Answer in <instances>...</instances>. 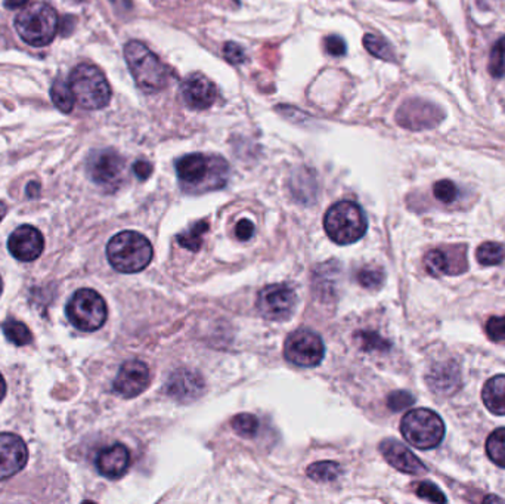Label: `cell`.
<instances>
[{
    "label": "cell",
    "instance_id": "cell-1",
    "mask_svg": "<svg viewBox=\"0 0 505 504\" xmlns=\"http://www.w3.org/2000/svg\"><path fill=\"white\" fill-rule=\"evenodd\" d=\"M175 166L181 186L189 194L220 189L229 177V164L219 155L188 154L181 157Z\"/></svg>",
    "mask_w": 505,
    "mask_h": 504
},
{
    "label": "cell",
    "instance_id": "cell-2",
    "mask_svg": "<svg viewBox=\"0 0 505 504\" xmlns=\"http://www.w3.org/2000/svg\"><path fill=\"white\" fill-rule=\"evenodd\" d=\"M152 253L150 240L134 231L118 232L107 244L108 262L123 274L143 271L151 263Z\"/></svg>",
    "mask_w": 505,
    "mask_h": 504
},
{
    "label": "cell",
    "instance_id": "cell-3",
    "mask_svg": "<svg viewBox=\"0 0 505 504\" xmlns=\"http://www.w3.org/2000/svg\"><path fill=\"white\" fill-rule=\"evenodd\" d=\"M125 58L134 82L145 94H157L167 86V67L142 42L130 40L126 43Z\"/></svg>",
    "mask_w": 505,
    "mask_h": 504
},
{
    "label": "cell",
    "instance_id": "cell-4",
    "mask_svg": "<svg viewBox=\"0 0 505 504\" xmlns=\"http://www.w3.org/2000/svg\"><path fill=\"white\" fill-rule=\"evenodd\" d=\"M324 228L335 244L346 245L364 237L368 220L361 206L353 201H339L325 214Z\"/></svg>",
    "mask_w": 505,
    "mask_h": 504
},
{
    "label": "cell",
    "instance_id": "cell-5",
    "mask_svg": "<svg viewBox=\"0 0 505 504\" xmlns=\"http://www.w3.org/2000/svg\"><path fill=\"white\" fill-rule=\"evenodd\" d=\"M15 28L19 37L30 46H46L58 31V14L51 5L35 2L17 15Z\"/></svg>",
    "mask_w": 505,
    "mask_h": 504
},
{
    "label": "cell",
    "instance_id": "cell-6",
    "mask_svg": "<svg viewBox=\"0 0 505 504\" xmlns=\"http://www.w3.org/2000/svg\"><path fill=\"white\" fill-rule=\"evenodd\" d=\"M69 83L76 103L86 110L105 108L111 101V87L96 65L78 64L71 71Z\"/></svg>",
    "mask_w": 505,
    "mask_h": 504
},
{
    "label": "cell",
    "instance_id": "cell-7",
    "mask_svg": "<svg viewBox=\"0 0 505 504\" xmlns=\"http://www.w3.org/2000/svg\"><path fill=\"white\" fill-rule=\"evenodd\" d=\"M405 441L418 450H432L445 438V423L439 414L429 408L408 411L400 422Z\"/></svg>",
    "mask_w": 505,
    "mask_h": 504
},
{
    "label": "cell",
    "instance_id": "cell-8",
    "mask_svg": "<svg viewBox=\"0 0 505 504\" xmlns=\"http://www.w3.org/2000/svg\"><path fill=\"white\" fill-rule=\"evenodd\" d=\"M65 312L73 326L82 331L99 330L108 317L104 297L92 288L77 290L67 304Z\"/></svg>",
    "mask_w": 505,
    "mask_h": 504
},
{
    "label": "cell",
    "instance_id": "cell-9",
    "mask_svg": "<svg viewBox=\"0 0 505 504\" xmlns=\"http://www.w3.org/2000/svg\"><path fill=\"white\" fill-rule=\"evenodd\" d=\"M87 175L108 193H114L125 177V160L114 150L94 151L87 159Z\"/></svg>",
    "mask_w": 505,
    "mask_h": 504
},
{
    "label": "cell",
    "instance_id": "cell-10",
    "mask_svg": "<svg viewBox=\"0 0 505 504\" xmlns=\"http://www.w3.org/2000/svg\"><path fill=\"white\" fill-rule=\"evenodd\" d=\"M285 360L300 367H317L325 356V346L321 336L308 329L291 333L284 345Z\"/></svg>",
    "mask_w": 505,
    "mask_h": 504
},
{
    "label": "cell",
    "instance_id": "cell-11",
    "mask_svg": "<svg viewBox=\"0 0 505 504\" xmlns=\"http://www.w3.org/2000/svg\"><path fill=\"white\" fill-rule=\"evenodd\" d=\"M297 306L296 291L288 284H271L257 295V309L271 321L288 320Z\"/></svg>",
    "mask_w": 505,
    "mask_h": 504
},
{
    "label": "cell",
    "instance_id": "cell-12",
    "mask_svg": "<svg viewBox=\"0 0 505 504\" xmlns=\"http://www.w3.org/2000/svg\"><path fill=\"white\" fill-rule=\"evenodd\" d=\"M445 119L443 110L424 99H408L396 113L398 125L409 130L433 129Z\"/></svg>",
    "mask_w": 505,
    "mask_h": 504
},
{
    "label": "cell",
    "instance_id": "cell-13",
    "mask_svg": "<svg viewBox=\"0 0 505 504\" xmlns=\"http://www.w3.org/2000/svg\"><path fill=\"white\" fill-rule=\"evenodd\" d=\"M28 448L26 442L14 433H0V480L15 476L26 467Z\"/></svg>",
    "mask_w": 505,
    "mask_h": 504
},
{
    "label": "cell",
    "instance_id": "cell-14",
    "mask_svg": "<svg viewBox=\"0 0 505 504\" xmlns=\"http://www.w3.org/2000/svg\"><path fill=\"white\" fill-rule=\"evenodd\" d=\"M150 385V368L139 360H130L123 364L114 379L112 388L118 395L134 398L141 395Z\"/></svg>",
    "mask_w": 505,
    "mask_h": 504
},
{
    "label": "cell",
    "instance_id": "cell-15",
    "mask_svg": "<svg viewBox=\"0 0 505 504\" xmlns=\"http://www.w3.org/2000/svg\"><path fill=\"white\" fill-rule=\"evenodd\" d=\"M44 249V240L42 232L31 227L22 225L17 228L8 240V250L15 259L21 262H33L42 254Z\"/></svg>",
    "mask_w": 505,
    "mask_h": 504
},
{
    "label": "cell",
    "instance_id": "cell-16",
    "mask_svg": "<svg viewBox=\"0 0 505 504\" xmlns=\"http://www.w3.org/2000/svg\"><path fill=\"white\" fill-rule=\"evenodd\" d=\"M181 95L184 103L189 108L207 110L215 104L218 98V89L204 74L194 73L184 80L181 86Z\"/></svg>",
    "mask_w": 505,
    "mask_h": 504
},
{
    "label": "cell",
    "instance_id": "cell-17",
    "mask_svg": "<svg viewBox=\"0 0 505 504\" xmlns=\"http://www.w3.org/2000/svg\"><path fill=\"white\" fill-rule=\"evenodd\" d=\"M204 380L193 370H176L167 379L166 394L179 402H191L203 395Z\"/></svg>",
    "mask_w": 505,
    "mask_h": 504
},
{
    "label": "cell",
    "instance_id": "cell-18",
    "mask_svg": "<svg viewBox=\"0 0 505 504\" xmlns=\"http://www.w3.org/2000/svg\"><path fill=\"white\" fill-rule=\"evenodd\" d=\"M380 453L383 454L390 466L398 469L402 473L423 475L427 472V469H425L420 458L408 446L396 440H384L380 444Z\"/></svg>",
    "mask_w": 505,
    "mask_h": 504
},
{
    "label": "cell",
    "instance_id": "cell-19",
    "mask_svg": "<svg viewBox=\"0 0 505 504\" xmlns=\"http://www.w3.org/2000/svg\"><path fill=\"white\" fill-rule=\"evenodd\" d=\"M130 464V453L123 444L104 448L96 457L98 472L108 479H118L126 473Z\"/></svg>",
    "mask_w": 505,
    "mask_h": 504
},
{
    "label": "cell",
    "instance_id": "cell-20",
    "mask_svg": "<svg viewBox=\"0 0 505 504\" xmlns=\"http://www.w3.org/2000/svg\"><path fill=\"white\" fill-rule=\"evenodd\" d=\"M429 388L437 395L449 397L458 390L461 383L459 367L454 361L434 364L427 376Z\"/></svg>",
    "mask_w": 505,
    "mask_h": 504
},
{
    "label": "cell",
    "instance_id": "cell-21",
    "mask_svg": "<svg viewBox=\"0 0 505 504\" xmlns=\"http://www.w3.org/2000/svg\"><path fill=\"white\" fill-rule=\"evenodd\" d=\"M481 399L490 412L505 416V374L488 380L481 390Z\"/></svg>",
    "mask_w": 505,
    "mask_h": 504
},
{
    "label": "cell",
    "instance_id": "cell-22",
    "mask_svg": "<svg viewBox=\"0 0 505 504\" xmlns=\"http://www.w3.org/2000/svg\"><path fill=\"white\" fill-rule=\"evenodd\" d=\"M424 266L425 271L436 278L448 274H454L452 268H455L452 265L451 253L442 249H433L427 252V254L424 256Z\"/></svg>",
    "mask_w": 505,
    "mask_h": 504
},
{
    "label": "cell",
    "instance_id": "cell-23",
    "mask_svg": "<svg viewBox=\"0 0 505 504\" xmlns=\"http://www.w3.org/2000/svg\"><path fill=\"white\" fill-rule=\"evenodd\" d=\"M51 99L53 105L65 114L71 113L76 104V96L71 91L70 83L65 82L64 78H56L53 82L51 87Z\"/></svg>",
    "mask_w": 505,
    "mask_h": 504
},
{
    "label": "cell",
    "instance_id": "cell-24",
    "mask_svg": "<svg viewBox=\"0 0 505 504\" xmlns=\"http://www.w3.org/2000/svg\"><path fill=\"white\" fill-rule=\"evenodd\" d=\"M209 227L210 225L207 220L195 222L194 225H191L188 229L179 234L176 240L184 249H188L191 252H198L201 249V245H203L204 235L209 231Z\"/></svg>",
    "mask_w": 505,
    "mask_h": 504
},
{
    "label": "cell",
    "instance_id": "cell-25",
    "mask_svg": "<svg viewBox=\"0 0 505 504\" xmlns=\"http://www.w3.org/2000/svg\"><path fill=\"white\" fill-rule=\"evenodd\" d=\"M342 475V466L335 462H318L308 467V476L317 483H333Z\"/></svg>",
    "mask_w": 505,
    "mask_h": 504
},
{
    "label": "cell",
    "instance_id": "cell-26",
    "mask_svg": "<svg viewBox=\"0 0 505 504\" xmlns=\"http://www.w3.org/2000/svg\"><path fill=\"white\" fill-rule=\"evenodd\" d=\"M2 329H3V334L6 336V339L17 346H26V345L31 343V340H33V334H31L30 329L21 321L8 320L2 324Z\"/></svg>",
    "mask_w": 505,
    "mask_h": 504
},
{
    "label": "cell",
    "instance_id": "cell-27",
    "mask_svg": "<svg viewBox=\"0 0 505 504\" xmlns=\"http://www.w3.org/2000/svg\"><path fill=\"white\" fill-rule=\"evenodd\" d=\"M364 46L369 53L374 55L375 58L389 61V62L396 61V55H395V51H393V48H391V44L387 40H384L383 37H378L375 35H365Z\"/></svg>",
    "mask_w": 505,
    "mask_h": 504
},
{
    "label": "cell",
    "instance_id": "cell-28",
    "mask_svg": "<svg viewBox=\"0 0 505 504\" xmlns=\"http://www.w3.org/2000/svg\"><path fill=\"white\" fill-rule=\"evenodd\" d=\"M486 453L490 460L505 469V428L497 429L486 441Z\"/></svg>",
    "mask_w": 505,
    "mask_h": 504
},
{
    "label": "cell",
    "instance_id": "cell-29",
    "mask_svg": "<svg viewBox=\"0 0 505 504\" xmlns=\"http://www.w3.org/2000/svg\"><path fill=\"white\" fill-rule=\"evenodd\" d=\"M477 262L484 266L499 265L505 259V247L498 243H484L476 252Z\"/></svg>",
    "mask_w": 505,
    "mask_h": 504
},
{
    "label": "cell",
    "instance_id": "cell-30",
    "mask_svg": "<svg viewBox=\"0 0 505 504\" xmlns=\"http://www.w3.org/2000/svg\"><path fill=\"white\" fill-rule=\"evenodd\" d=\"M259 419L249 412H241L232 419V429L242 438H253L259 432Z\"/></svg>",
    "mask_w": 505,
    "mask_h": 504
},
{
    "label": "cell",
    "instance_id": "cell-31",
    "mask_svg": "<svg viewBox=\"0 0 505 504\" xmlns=\"http://www.w3.org/2000/svg\"><path fill=\"white\" fill-rule=\"evenodd\" d=\"M489 73L497 78H505V36L495 43L490 52Z\"/></svg>",
    "mask_w": 505,
    "mask_h": 504
},
{
    "label": "cell",
    "instance_id": "cell-32",
    "mask_svg": "<svg viewBox=\"0 0 505 504\" xmlns=\"http://www.w3.org/2000/svg\"><path fill=\"white\" fill-rule=\"evenodd\" d=\"M357 281L362 287L375 290L380 288V286L384 281V272L380 270V268H371L365 266L361 271L357 272Z\"/></svg>",
    "mask_w": 505,
    "mask_h": 504
},
{
    "label": "cell",
    "instance_id": "cell-33",
    "mask_svg": "<svg viewBox=\"0 0 505 504\" xmlns=\"http://www.w3.org/2000/svg\"><path fill=\"white\" fill-rule=\"evenodd\" d=\"M356 338L365 351H387L390 348V343L374 331H361Z\"/></svg>",
    "mask_w": 505,
    "mask_h": 504
},
{
    "label": "cell",
    "instance_id": "cell-34",
    "mask_svg": "<svg viewBox=\"0 0 505 504\" xmlns=\"http://www.w3.org/2000/svg\"><path fill=\"white\" fill-rule=\"evenodd\" d=\"M433 194L437 200L442 201V203L449 205L457 200L458 189L452 181H448V179H445V181H439L434 184Z\"/></svg>",
    "mask_w": 505,
    "mask_h": 504
},
{
    "label": "cell",
    "instance_id": "cell-35",
    "mask_svg": "<svg viewBox=\"0 0 505 504\" xmlns=\"http://www.w3.org/2000/svg\"><path fill=\"white\" fill-rule=\"evenodd\" d=\"M414 402H415V398L409 394V392H407V390H395V392H391V394L387 398V407L391 411L398 412V411H402V410H407V408L412 407Z\"/></svg>",
    "mask_w": 505,
    "mask_h": 504
},
{
    "label": "cell",
    "instance_id": "cell-36",
    "mask_svg": "<svg viewBox=\"0 0 505 504\" xmlns=\"http://www.w3.org/2000/svg\"><path fill=\"white\" fill-rule=\"evenodd\" d=\"M417 496L420 498H424L427 501H432V503H446V497L443 496V492L437 488L434 484L432 483H427V480H424V483H421L418 487H417Z\"/></svg>",
    "mask_w": 505,
    "mask_h": 504
},
{
    "label": "cell",
    "instance_id": "cell-37",
    "mask_svg": "<svg viewBox=\"0 0 505 504\" xmlns=\"http://www.w3.org/2000/svg\"><path fill=\"white\" fill-rule=\"evenodd\" d=\"M486 334L493 342L505 340V317H492L486 322Z\"/></svg>",
    "mask_w": 505,
    "mask_h": 504
},
{
    "label": "cell",
    "instance_id": "cell-38",
    "mask_svg": "<svg viewBox=\"0 0 505 504\" xmlns=\"http://www.w3.org/2000/svg\"><path fill=\"white\" fill-rule=\"evenodd\" d=\"M223 57L227 58V61H229L231 64H235V65L242 64L247 60L244 49L240 46L238 43H235V42H227V43H224V46H223Z\"/></svg>",
    "mask_w": 505,
    "mask_h": 504
},
{
    "label": "cell",
    "instance_id": "cell-39",
    "mask_svg": "<svg viewBox=\"0 0 505 504\" xmlns=\"http://www.w3.org/2000/svg\"><path fill=\"white\" fill-rule=\"evenodd\" d=\"M324 46H325V51H327V53H330L331 57H343L347 51L346 42L340 36H335V35L325 37Z\"/></svg>",
    "mask_w": 505,
    "mask_h": 504
},
{
    "label": "cell",
    "instance_id": "cell-40",
    "mask_svg": "<svg viewBox=\"0 0 505 504\" xmlns=\"http://www.w3.org/2000/svg\"><path fill=\"white\" fill-rule=\"evenodd\" d=\"M235 234H237L238 240L249 241L254 234V225L249 219H242L237 223V227H235Z\"/></svg>",
    "mask_w": 505,
    "mask_h": 504
},
{
    "label": "cell",
    "instance_id": "cell-41",
    "mask_svg": "<svg viewBox=\"0 0 505 504\" xmlns=\"http://www.w3.org/2000/svg\"><path fill=\"white\" fill-rule=\"evenodd\" d=\"M133 173L136 175L139 181H145V179H148L152 173V164L145 160H139L133 164Z\"/></svg>",
    "mask_w": 505,
    "mask_h": 504
},
{
    "label": "cell",
    "instance_id": "cell-42",
    "mask_svg": "<svg viewBox=\"0 0 505 504\" xmlns=\"http://www.w3.org/2000/svg\"><path fill=\"white\" fill-rule=\"evenodd\" d=\"M39 194H40V184H39V182H35V181L30 182V184L27 185V195H28L30 198H35V197H37Z\"/></svg>",
    "mask_w": 505,
    "mask_h": 504
},
{
    "label": "cell",
    "instance_id": "cell-43",
    "mask_svg": "<svg viewBox=\"0 0 505 504\" xmlns=\"http://www.w3.org/2000/svg\"><path fill=\"white\" fill-rule=\"evenodd\" d=\"M28 2L30 0H5V6L8 9H19L24 8Z\"/></svg>",
    "mask_w": 505,
    "mask_h": 504
},
{
    "label": "cell",
    "instance_id": "cell-44",
    "mask_svg": "<svg viewBox=\"0 0 505 504\" xmlns=\"http://www.w3.org/2000/svg\"><path fill=\"white\" fill-rule=\"evenodd\" d=\"M109 2L114 5L117 9L120 10H129L132 9V2L130 0H109Z\"/></svg>",
    "mask_w": 505,
    "mask_h": 504
},
{
    "label": "cell",
    "instance_id": "cell-45",
    "mask_svg": "<svg viewBox=\"0 0 505 504\" xmlns=\"http://www.w3.org/2000/svg\"><path fill=\"white\" fill-rule=\"evenodd\" d=\"M5 395H6V382H5V379H3V376H2V374H0V402H2V401H3Z\"/></svg>",
    "mask_w": 505,
    "mask_h": 504
},
{
    "label": "cell",
    "instance_id": "cell-46",
    "mask_svg": "<svg viewBox=\"0 0 505 504\" xmlns=\"http://www.w3.org/2000/svg\"><path fill=\"white\" fill-rule=\"evenodd\" d=\"M6 211H8V207H6V205L3 203V201H0V222H2V219L5 218V215H6Z\"/></svg>",
    "mask_w": 505,
    "mask_h": 504
},
{
    "label": "cell",
    "instance_id": "cell-47",
    "mask_svg": "<svg viewBox=\"0 0 505 504\" xmlns=\"http://www.w3.org/2000/svg\"><path fill=\"white\" fill-rule=\"evenodd\" d=\"M2 290H3V283H2V278H0V295H2Z\"/></svg>",
    "mask_w": 505,
    "mask_h": 504
},
{
    "label": "cell",
    "instance_id": "cell-48",
    "mask_svg": "<svg viewBox=\"0 0 505 504\" xmlns=\"http://www.w3.org/2000/svg\"><path fill=\"white\" fill-rule=\"evenodd\" d=\"M407 2H412V0H407Z\"/></svg>",
    "mask_w": 505,
    "mask_h": 504
}]
</instances>
